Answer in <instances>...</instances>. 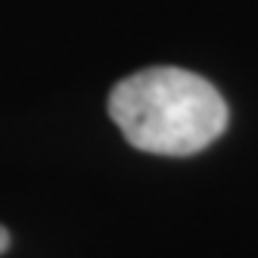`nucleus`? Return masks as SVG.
I'll use <instances>...</instances> for the list:
<instances>
[{"label":"nucleus","mask_w":258,"mask_h":258,"mask_svg":"<svg viewBox=\"0 0 258 258\" xmlns=\"http://www.w3.org/2000/svg\"><path fill=\"white\" fill-rule=\"evenodd\" d=\"M109 115L124 140L156 156H193L227 127V103L196 72L153 66L124 78L109 94Z\"/></svg>","instance_id":"obj_1"},{"label":"nucleus","mask_w":258,"mask_h":258,"mask_svg":"<svg viewBox=\"0 0 258 258\" xmlns=\"http://www.w3.org/2000/svg\"><path fill=\"white\" fill-rule=\"evenodd\" d=\"M7 249H10V230L0 227V252H7Z\"/></svg>","instance_id":"obj_2"}]
</instances>
